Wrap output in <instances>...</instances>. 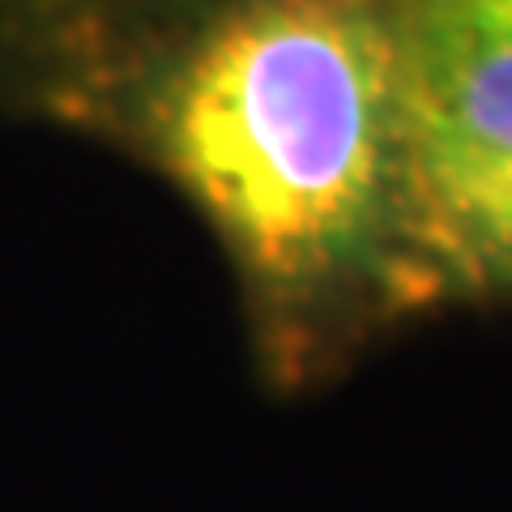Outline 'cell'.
<instances>
[{
    "label": "cell",
    "instance_id": "3957f363",
    "mask_svg": "<svg viewBox=\"0 0 512 512\" xmlns=\"http://www.w3.org/2000/svg\"><path fill=\"white\" fill-rule=\"evenodd\" d=\"M393 278L402 299L512 291V163L410 184Z\"/></svg>",
    "mask_w": 512,
    "mask_h": 512
},
{
    "label": "cell",
    "instance_id": "7a4b0ae2",
    "mask_svg": "<svg viewBox=\"0 0 512 512\" xmlns=\"http://www.w3.org/2000/svg\"><path fill=\"white\" fill-rule=\"evenodd\" d=\"M406 188L512 163V0H389Z\"/></svg>",
    "mask_w": 512,
    "mask_h": 512
},
{
    "label": "cell",
    "instance_id": "277c9868",
    "mask_svg": "<svg viewBox=\"0 0 512 512\" xmlns=\"http://www.w3.org/2000/svg\"><path fill=\"white\" fill-rule=\"evenodd\" d=\"M30 5H52V0H30Z\"/></svg>",
    "mask_w": 512,
    "mask_h": 512
},
{
    "label": "cell",
    "instance_id": "6da1fadb",
    "mask_svg": "<svg viewBox=\"0 0 512 512\" xmlns=\"http://www.w3.org/2000/svg\"><path fill=\"white\" fill-rule=\"evenodd\" d=\"M150 133L278 312L393 274L406 141L389 0H222L158 86Z\"/></svg>",
    "mask_w": 512,
    "mask_h": 512
}]
</instances>
